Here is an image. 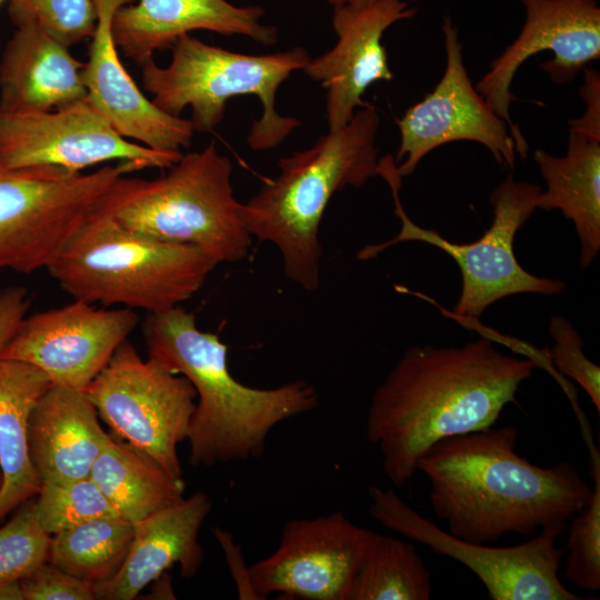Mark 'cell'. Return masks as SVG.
<instances>
[{
	"label": "cell",
	"mask_w": 600,
	"mask_h": 600,
	"mask_svg": "<svg viewBox=\"0 0 600 600\" xmlns=\"http://www.w3.org/2000/svg\"><path fill=\"white\" fill-rule=\"evenodd\" d=\"M214 536L224 552L231 576L237 584L239 598L259 600L258 594L252 588L249 570L244 564L239 544L234 542L229 532L221 528L214 529Z\"/></svg>",
	"instance_id": "35"
},
{
	"label": "cell",
	"mask_w": 600,
	"mask_h": 600,
	"mask_svg": "<svg viewBox=\"0 0 600 600\" xmlns=\"http://www.w3.org/2000/svg\"><path fill=\"white\" fill-rule=\"evenodd\" d=\"M167 67L153 59L142 67V84L162 111L180 116L191 108L194 131L210 132L222 120L227 101L253 94L262 104V114L251 126L247 141L256 151L278 147L301 124L293 117L277 112L276 94L293 71L308 64L307 50L296 47L270 54H244L208 44L197 37L181 36Z\"/></svg>",
	"instance_id": "7"
},
{
	"label": "cell",
	"mask_w": 600,
	"mask_h": 600,
	"mask_svg": "<svg viewBox=\"0 0 600 600\" xmlns=\"http://www.w3.org/2000/svg\"><path fill=\"white\" fill-rule=\"evenodd\" d=\"M442 30L447 57L443 76L433 91L397 121L400 131L394 159L398 173L401 178L411 176L430 151L458 140L483 144L499 164L513 169L517 150L509 126L472 86L451 19L444 18Z\"/></svg>",
	"instance_id": "14"
},
{
	"label": "cell",
	"mask_w": 600,
	"mask_h": 600,
	"mask_svg": "<svg viewBox=\"0 0 600 600\" xmlns=\"http://www.w3.org/2000/svg\"><path fill=\"white\" fill-rule=\"evenodd\" d=\"M84 390L52 383L33 407L28 424L31 462L41 483L90 476L108 439Z\"/></svg>",
	"instance_id": "22"
},
{
	"label": "cell",
	"mask_w": 600,
	"mask_h": 600,
	"mask_svg": "<svg viewBox=\"0 0 600 600\" xmlns=\"http://www.w3.org/2000/svg\"><path fill=\"white\" fill-rule=\"evenodd\" d=\"M549 332L553 339L548 350L554 368L574 380L600 412V369L583 353V340L572 323L562 316L550 318Z\"/></svg>",
	"instance_id": "32"
},
{
	"label": "cell",
	"mask_w": 600,
	"mask_h": 600,
	"mask_svg": "<svg viewBox=\"0 0 600 600\" xmlns=\"http://www.w3.org/2000/svg\"><path fill=\"white\" fill-rule=\"evenodd\" d=\"M134 171L123 161L89 173L10 169L0 162V270L30 274L47 269L118 180Z\"/></svg>",
	"instance_id": "9"
},
{
	"label": "cell",
	"mask_w": 600,
	"mask_h": 600,
	"mask_svg": "<svg viewBox=\"0 0 600 600\" xmlns=\"http://www.w3.org/2000/svg\"><path fill=\"white\" fill-rule=\"evenodd\" d=\"M539 362L500 352L488 337L459 347L413 346L372 394L366 433L398 489L439 440L494 426Z\"/></svg>",
	"instance_id": "1"
},
{
	"label": "cell",
	"mask_w": 600,
	"mask_h": 600,
	"mask_svg": "<svg viewBox=\"0 0 600 600\" xmlns=\"http://www.w3.org/2000/svg\"><path fill=\"white\" fill-rule=\"evenodd\" d=\"M89 477L131 523L184 497L183 479L172 477L151 456L113 433H108Z\"/></svg>",
	"instance_id": "25"
},
{
	"label": "cell",
	"mask_w": 600,
	"mask_h": 600,
	"mask_svg": "<svg viewBox=\"0 0 600 600\" xmlns=\"http://www.w3.org/2000/svg\"><path fill=\"white\" fill-rule=\"evenodd\" d=\"M31 298L21 286L0 287V351L27 316Z\"/></svg>",
	"instance_id": "34"
},
{
	"label": "cell",
	"mask_w": 600,
	"mask_h": 600,
	"mask_svg": "<svg viewBox=\"0 0 600 600\" xmlns=\"http://www.w3.org/2000/svg\"><path fill=\"white\" fill-rule=\"evenodd\" d=\"M133 533V523L119 516L98 518L52 534L47 561L97 586L118 573Z\"/></svg>",
	"instance_id": "26"
},
{
	"label": "cell",
	"mask_w": 600,
	"mask_h": 600,
	"mask_svg": "<svg viewBox=\"0 0 600 600\" xmlns=\"http://www.w3.org/2000/svg\"><path fill=\"white\" fill-rule=\"evenodd\" d=\"M181 152H159L118 133L88 97L51 111L0 109V162L10 169L56 168L68 172L123 161L138 170L168 169Z\"/></svg>",
	"instance_id": "12"
},
{
	"label": "cell",
	"mask_w": 600,
	"mask_h": 600,
	"mask_svg": "<svg viewBox=\"0 0 600 600\" xmlns=\"http://www.w3.org/2000/svg\"><path fill=\"white\" fill-rule=\"evenodd\" d=\"M111 433L182 478L178 444L188 438L197 393L190 381L124 340L84 389Z\"/></svg>",
	"instance_id": "10"
},
{
	"label": "cell",
	"mask_w": 600,
	"mask_h": 600,
	"mask_svg": "<svg viewBox=\"0 0 600 600\" xmlns=\"http://www.w3.org/2000/svg\"><path fill=\"white\" fill-rule=\"evenodd\" d=\"M134 1L92 0L97 23L82 69L87 97L122 137L159 152H181L193 138L191 121L162 111L144 96L121 62L113 40L116 11Z\"/></svg>",
	"instance_id": "18"
},
{
	"label": "cell",
	"mask_w": 600,
	"mask_h": 600,
	"mask_svg": "<svg viewBox=\"0 0 600 600\" xmlns=\"http://www.w3.org/2000/svg\"><path fill=\"white\" fill-rule=\"evenodd\" d=\"M14 27L37 24L72 47L93 34L97 13L92 0H7Z\"/></svg>",
	"instance_id": "30"
},
{
	"label": "cell",
	"mask_w": 600,
	"mask_h": 600,
	"mask_svg": "<svg viewBox=\"0 0 600 600\" xmlns=\"http://www.w3.org/2000/svg\"><path fill=\"white\" fill-rule=\"evenodd\" d=\"M1 486H2V473H1V469H0V489H1Z\"/></svg>",
	"instance_id": "38"
},
{
	"label": "cell",
	"mask_w": 600,
	"mask_h": 600,
	"mask_svg": "<svg viewBox=\"0 0 600 600\" xmlns=\"http://www.w3.org/2000/svg\"><path fill=\"white\" fill-rule=\"evenodd\" d=\"M34 498L0 527V584L20 581L47 561L51 536L37 519Z\"/></svg>",
	"instance_id": "31"
},
{
	"label": "cell",
	"mask_w": 600,
	"mask_h": 600,
	"mask_svg": "<svg viewBox=\"0 0 600 600\" xmlns=\"http://www.w3.org/2000/svg\"><path fill=\"white\" fill-rule=\"evenodd\" d=\"M263 13L260 7L227 0H136L116 11L112 36L124 57L141 67L156 51L171 49L181 36L197 30L273 44L277 30L261 23Z\"/></svg>",
	"instance_id": "20"
},
{
	"label": "cell",
	"mask_w": 600,
	"mask_h": 600,
	"mask_svg": "<svg viewBox=\"0 0 600 600\" xmlns=\"http://www.w3.org/2000/svg\"><path fill=\"white\" fill-rule=\"evenodd\" d=\"M23 600H96L94 584L44 561L19 581Z\"/></svg>",
	"instance_id": "33"
},
{
	"label": "cell",
	"mask_w": 600,
	"mask_h": 600,
	"mask_svg": "<svg viewBox=\"0 0 600 600\" xmlns=\"http://www.w3.org/2000/svg\"><path fill=\"white\" fill-rule=\"evenodd\" d=\"M34 510L49 536L98 518L119 516L90 477L42 483L34 498Z\"/></svg>",
	"instance_id": "29"
},
{
	"label": "cell",
	"mask_w": 600,
	"mask_h": 600,
	"mask_svg": "<svg viewBox=\"0 0 600 600\" xmlns=\"http://www.w3.org/2000/svg\"><path fill=\"white\" fill-rule=\"evenodd\" d=\"M377 109L368 103L342 128L280 158L279 174L241 206L242 221L259 241L278 249L284 276L308 292L321 281L320 223L332 196L378 176Z\"/></svg>",
	"instance_id": "4"
},
{
	"label": "cell",
	"mask_w": 600,
	"mask_h": 600,
	"mask_svg": "<svg viewBox=\"0 0 600 600\" xmlns=\"http://www.w3.org/2000/svg\"><path fill=\"white\" fill-rule=\"evenodd\" d=\"M153 180L121 177L106 207L122 227L194 247L217 264L246 258L252 244L231 184L232 163L211 141L182 154Z\"/></svg>",
	"instance_id": "6"
},
{
	"label": "cell",
	"mask_w": 600,
	"mask_h": 600,
	"mask_svg": "<svg viewBox=\"0 0 600 600\" xmlns=\"http://www.w3.org/2000/svg\"><path fill=\"white\" fill-rule=\"evenodd\" d=\"M0 600H23L19 581L0 584Z\"/></svg>",
	"instance_id": "36"
},
{
	"label": "cell",
	"mask_w": 600,
	"mask_h": 600,
	"mask_svg": "<svg viewBox=\"0 0 600 600\" xmlns=\"http://www.w3.org/2000/svg\"><path fill=\"white\" fill-rule=\"evenodd\" d=\"M51 384L36 366L0 358V523L41 489L29 454L28 424L33 407Z\"/></svg>",
	"instance_id": "24"
},
{
	"label": "cell",
	"mask_w": 600,
	"mask_h": 600,
	"mask_svg": "<svg viewBox=\"0 0 600 600\" xmlns=\"http://www.w3.org/2000/svg\"><path fill=\"white\" fill-rule=\"evenodd\" d=\"M211 509L210 498L196 492L133 523L128 556L112 579L94 586L96 599L132 600L173 564L182 578L194 577L203 561L198 536Z\"/></svg>",
	"instance_id": "21"
},
{
	"label": "cell",
	"mask_w": 600,
	"mask_h": 600,
	"mask_svg": "<svg viewBox=\"0 0 600 600\" xmlns=\"http://www.w3.org/2000/svg\"><path fill=\"white\" fill-rule=\"evenodd\" d=\"M526 21L516 40L477 82L476 89L510 128L517 154L526 158L528 143L510 117L516 97L510 86L520 66L549 50L553 59L541 63L551 80L564 84L600 58V8L596 0H520Z\"/></svg>",
	"instance_id": "15"
},
{
	"label": "cell",
	"mask_w": 600,
	"mask_h": 600,
	"mask_svg": "<svg viewBox=\"0 0 600 600\" xmlns=\"http://www.w3.org/2000/svg\"><path fill=\"white\" fill-rule=\"evenodd\" d=\"M138 323L134 310L73 300L26 316L0 358L31 363L52 383L84 390Z\"/></svg>",
	"instance_id": "16"
},
{
	"label": "cell",
	"mask_w": 600,
	"mask_h": 600,
	"mask_svg": "<svg viewBox=\"0 0 600 600\" xmlns=\"http://www.w3.org/2000/svg\"><path fill=\"white\" fill-rule=\"evenodd\" d=\"M591 496L571 519L563 577L581 590L600 589V454L590 443Z\"/></svg>",
	"instance_id": "28"
},
{
	"label": "cell",
	"mask_w": 600,
	"mask_h": 600,
	"mask_svg": "<svg viewBox=\"0 0 600 600\" xmlns=\"http://www.w3.org/2000/svg\"><path fill=\"white\" fill-rule=\"evenodd\" d=\"M4 1H7V0H0V6H1Z\"/></svg>",
	"instance_id": "39"
},
{
	"label": "cell",
	"mask_w": 600,
	"mask_h": 600,
	"mask_svg": "<svg viewBox=\"0 0 600 600\" xmlns=\"http://www.w3.org/2000/svg\"><path fill=\"white\" fill-rule=\"evenodd\" d=\"M106 202L47 268L66 293L92 304L159 313L201 289L217 266L211 258L122 227Z\"/></svg>",
	"instance_id": "5"
},
{
	"label": "cell",
	"mask_w": 600,
	"mask_h": 600,
	"mask_svg": "<svg viewBox=\"0 0 600 600\" xmlns=\"http://www.w3.org/2000/svg\"><path fill=\"white\" fill-rule=\"evenodd\" d=\"M414 8L406 0H372L361 6L333 8L332 27L338 37L334 47L310 59L306 74L327 89L326 118L329 131L346 126L376 81L393 78L382 44L384 31L409 19Z\"/></svg>",
	"instance_id": "17"
},
{
	"label": "cell",
	"mask_w": 600,
	"mask_h": 600,
	"mask_svg": "<svg viewBox=\"0 0 600 600\" xmlns=\"http://www.w3.org/2000/svg\"><path fill=\"white\" fill-rule=\"evenodd\" d=\"M37 24H22L7 42L0 60V109L51 111L87 98L84 62Z\"/></svg>",
	"instance_id": "23"
},
{
	"label": "cell",
	"mask_w": 600,
	"mask_h": 600,
	"mask_svg": "<svg viewBox=\"0 0 600 600\" xmlns=\"http://www.w3.org/2000/svg\"><path fill=\"white\" fill-rule=\"evenodd\" d=\"M583 114L569 122L567 152L556 157L543 149L534 160L547 183L537 209H558L574 224L580 242L579 264L587 269L600 250V76L583 70Z\"/></svg>",
	"instance_id": "19"
},
{
	"label": "cell",
	"mask_w": 600,
	"mask_h": 600,
	"mask_svg": "<svg viewBox=\"0 0 600 600\" xmlns=\"http://www.w3.org/2000/svg\"><path fill=\"white\" fill-rule=\"evenodd\" d=\"M333 8L343 6H361L372 0H327Z\"/></svg>",
	"instance_id": "37"
},
{
	"label": "cell",
	"mask_w": 600,
	"mask_h": 600,
	"mask_svg": "<svg viewBox=\"0 0 600 600\" xmlns=\"http://www.w3.org/2000/svg\"><path fill=\"white\" fill-rule=\"evenodd\" d=\"M370 516L383 527L429 547L472 571L491 600H580L559 577L563 550L556 539L566 530L548 528L511 547L458 538L408 506L392 488L370 486Z\"/></svg>",
	"instance_id": "11"
},
{
	"label": "cell",
	"mask_w": 600,
	"mask_h": 600,
	"mask_svg": "<svg viewBox=\"0 0 600 600\" xmlns=\"http://www.w3.org/2000/svg\"><path fill=\"white\" fill-rule=\"evenodd\" d=\"M378 176L391 189L394 213L401 221L399 233L390 240L368 244L357 253L358 260L376 258L386 249L406 241H421L434 246L450 256L461 273V292L453 314L461 319H476L498 300L519 293L559 294L566 283L558 279L539 277L524 270L518 262L513 243L518 230L537 209L541 192L538 184L514 180L510 174L491 193L493 208L491 226L473 242L456 243L432 229L416 224L400 201L401 177L392 156L379 159Z\"/></svg>",
	"instance_id": "8"
},
{
	"label": "cell",
	"mask_w": 600,
	"mask_h": 600,
	"mask_svg": "<svg viewBox=\"0 0 600 600\" xmlns=\"http://www.w3.org/2000/svg\"><path fill=\"white\" fill-rule=\"evenodd\" d=\"M518 429L487 428L444 438L417 462L448 532L477 543L506 533L560 528L588 502L592 487L569 462L539 467L517 450Z\"/></svg>",
	"instance_id": "2"
},
{
	"label": "cell",
	"mask_w": 600,
	"mask_h": 600,
	"mask_svg": "<svg viewBox=\"0 0 600 600\" xmlns=\"http://www.w3.org/2000/svg\"><path fill=\"white\" fill-rule=\"evenodd\" d=\"M381 534L341 511L288 521L278 548L248 567L259 599L350 600L356 578Z\"/></svg>",
	"instance_id": "13"
},
{
	"label": "cell",
	"mask_w": 600,
	"mask_h": 600,
	"mask_svg": "<svg viewBox=\"0 0 600 600\" xmlns=\"http://www.w3.org/2000/svg\"><path fill=\"white\" fill-rule=\"evenodd\" d=\"M142 334L149 358L186 377L196 390L187 438L194 467L258 458L274 427L319 404L317 389L304 380L269 389L241 383L229 370L228 346L201 331L181 306L148 313Z\"/></svg>",
	"instance_id": "3"
},
{
	"label": "cell",
	"mask_w": 600,
	"mask_h": 600,
	"mask_svg": "<svg viewBox=\"0 0 600 600\" xmlns=\"http://www.w3.org/2000/svg\"><path fill=\"white\" fill-rule=\"evenodd\" d=\"M431 574L412 542L381 534L367 556L350 600H429Z\"/></svg>",
	"instance_id": "27"
}]
</instances>
